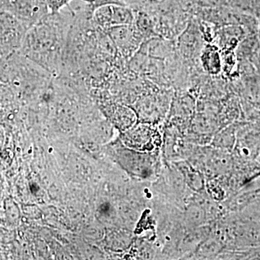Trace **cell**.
I'll return each mask as SVG.
<instances>
[{"label": "cell", "mask_w": 260, "mask_h": 260, "mask_svg": "<svg viewBox=\"0 0 260 260\" xmlns=\"http://www.w3.org/2000/svg\"><path fill=\"white\" fill-rule=\"evenodd\" d=\"M73 13L72 8L68 14L61 11L56 14L49 13L40 23L28 29L19 52L49 74L59 76Z\"/></svg>", "instance_id": "cell-1"}, {"label": "cell", "mask_w": 260, "mask_h": 260, "mask_svg": "<svg viewBox=\"0 0 260 260\" xmlns=\"http://www.w3.org/2000/svg\"><path fill=\"white\" fill-rule=\"evenodd\" d=\"M0 10L14 15L28 30L50 13L47 0H0Z\"/></svg>", "instance_id": "cell-2"}, {"label": "cell", "mask_w": 260, "mask_h": 260, "mask_svg": "<svg viewBox=\"0 0 260 260\" xmlns=\"http://www.w3.org/2000/svg\"><path fill=\"white\" fill-rule=\"evenodd\" d=\"M135 13L126 5H110L101 7L94 11L91 21L94 26L106 30L116 25H133Z\"/></svg>", "instance_id": "cell-3"}, {"label": "cell", "mask_w": 260, "mask_h": 260, "mask_svg": "<svg viewBox=\"0 0 260 260\" xmlns=\"http://www.w3.org/2000/svg\"><path fill=\"white\" fill-rule=\"evenodd\" d=\"M28 29L4 10H0V47L6 50L18 51L21 48Z\"/></svg>", "instance_id": "cell-4"}, {"label": "cell", "mask_w": 260, "mask_h": 260, "mask_svg": "<svg viewBox=\"0 0 260 260\" xmlns=\"http://www.w3.org/2000/svg\"><path fill=\"white\" fill-rule=\"evenodd\" d=\"M114 43L116 50L124 57L131 56L136 52L144 40L135 25H116L104 30Z\"/></svg>", "instance_id": "cell-5"}, {"label": "cell", "mask_w": 260, "mask_h": 260, "mask_svg": "<svg viewBox=\"0 0 260 260\" xmlns=\"http://www.w3.org/2000/svg\"><path fill=\"white\" fill-rule=\"evenodd\" d=\"M200 59L203 68L209 74L216 75L221 71V55L216 46L207 44L202 50Z\"/></svg>", "instance_id": "cell-6"}, {"label": "cell", "mask_w": 260, "mask_h": 260, "mask_svg": "<svg viewBox=\"0 0 260 260\" xmlns=\"http://www.w3.org/2000/svg\"><path fill=\"white\" fill-rule=\"evenodd\" d=\"M73 1L74 0H47L51 14H56L64 8H70V3ZM79 1L88 3L90 0H79Z\"/></svg>", "instance_id": "cell-7"}, {"label": "cell", "mask_w": 260, "mask_h": 260, "mask_svg": "<svg viewBox=\"0 0 260 260\" xmlns=\"http://www.w3.org/2000/svg\"><path fill=\"white\" fill-rule=\"evenodd\" d=\"M110 5H126L121 0H90L88 3H86V7L92 16L94 11L101 7L107 6Z\"/></svg>", "instance_id": "cell-8"}]
</instances>
